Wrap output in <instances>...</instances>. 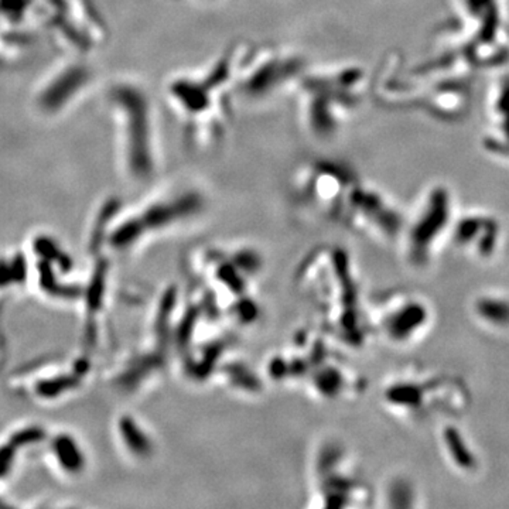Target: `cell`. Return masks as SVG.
Returning <instances> with one entry per match:
<instances>
[{"label":"cell","instance_id":"2","mask_svg":"<svg viewBox=\"0 0 509 509\" xmlns=\"http://www.w3.org/2000/svg\"><path fill=\"white\" fill-rule=\"evenodd\" d=\"M453 238L460 251L478 262H489L501 251V229L489 220L462 221L453 232Z\"/></svg>","mask_w":509,"mask_h":509},{"label":"cell","instance_id":"3","mask_svg":"<svg viewBox=\"0 0 509 509\" xmlns=\"http://www.w3.org/2000/svg\"><path fill=\"white\" fill-rule=\"evenodd\" d=\"M471 316L485 330L496 334L509 333V293L484 290L471 301Z\"/></svg>","mask_w":509,"mask_h":509},{"label":"cell","instance_id":"4","mask_svg":"<svg viewBox=\"0 0 509 509\" xmlns=\"http://www.w3.org/2000/svg\"><path fill=\"white\" fill-rule=\"evenodd\" d=\"M441 448L448 462L460 472L475 474L481 465L478 451L468 436L455 424H445L440 434Z\"/></svg>","mask_w":509,"mask_h":509},{"label":"cell","instance_id":"1","mask_svg":"<svg viewBox=\"0 0 509 509\" xmlns=\"http://www.w3.org/2000/svg\"><path fill=\"white\" fill-rule=\"evenodd\" d=\"M378 330L393 344H410L431 325V309L413 294L388 297L381 303Z\"/></svg>","mask_w":509,"mask_h":509}]
</instances>
